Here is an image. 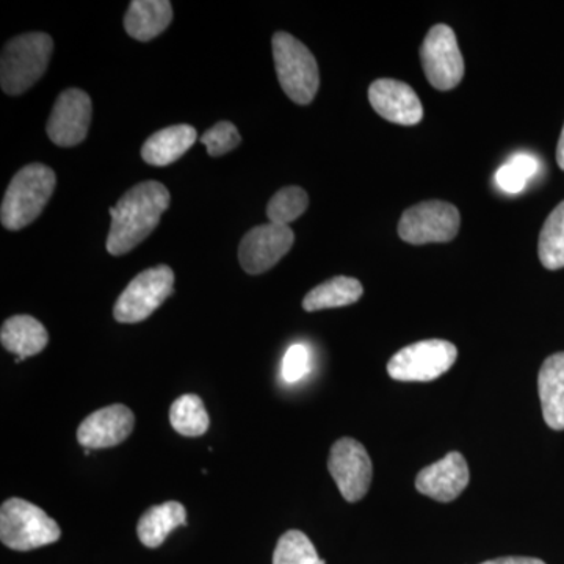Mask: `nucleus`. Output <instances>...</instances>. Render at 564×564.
I'll use <instances>...</instances> for the list:
<instances>
[{"label":"nucleus","instance_id":"obj_1","mask_svg":"<svg viewBox=\"0 0 564 564\" xmlns=\"http://www.w3.org/2000/svg\"><path fill=\"white\" fill-rule=\"evenodd\" d=\"M172 195L158 181L140 182L110 207V232L107 251L111 256L128 254L139 247L161 223L163 212L169 209Z\"/></svg>","mask_w":564,"mask_h":564},{"label":"nucleus","instance_id":"obj_2","mask_svg":"<svg viewBox=\"0 0 564 564\" xmlns=\"http://www.w3.org/2000/svg\"><path fill=\"white\" fill-rule=\"evenodd\" d=\"M57 176L43 163H32L14 174L3 196L0 221L9 231H20L40 217L54 195Z\"/></svg>","mask_w":564,"mask_h":564},{"label":"nucleus","instance_id":"obj_3","mask_svg":"<svg viewBox=\"0 0 564 564\" xmlns=\"http://www.w3.org/2000/svg\"><path fill=\"white\" fill-rule=\"evenodd\" d=\"M54 41L47 33L31 32L10 40L0 57V85L7 95H22L46 73Z\"/></svg>","mask_w":564,"mask_h":564},{"label":"nucleus","instance_id":"obj_4","mask_svg":"<svg viewBox=\"0 0 564 564\" xmlns=\"http://www.w3.org/2000/svg\"><path fill=\"white\" fill-rule=\"evenodd\" d=\"M272 44L274 68L282 90L300 106L313 102L321 87L313 52L288 32L274 33Z\"/></svg>","mask_w":564,"mask_h":564},{"label":"nucleus","instance_id":"obj_5","mask_svg":"<svg viewBox=\"0 0 564 564\" xmlns=\"http://www.w3.org/2000/svg\"><path fill=\"white\" fill-rule=\"evenodd\" d=\"M62 530L54 519L28 500L13 497L0 508V540L11 551H35L57 543Z\"/></svg>","mask_w":564,"mask_h":564},{"label":"nucleus","instance_id":"obj_6","mask_svg":"<svg viewBox=\"0 0 564 564\" xmlns=\"http://www.w3.org/2000/svg\"><path fill=\"white\" fill-rule=\"evenodd\" d=\"M458 358L454 344L443 339L421 340L392 356L389 377L408 383H429L448 372Z\"/></svg>","mask_w":564,"mask_h":564},{"label":"nucleus","instance_id":"obj_7","mask_svg":"<svg viewBox=\"0 0 564 564\" xmlns=\"http://www.w3.org/2000/svg\"><path fill=\"white\" fill-rule=\"evenodd\" d=\"M174 273L169 265L152 267L137 274L113 307L115 321L140 323L151 317L173 295Z\"/></svg>","mask_w":564,"mask_h":564},{"label":"nucleus","instance_id":"obj_8","mask_svg":"<svg viewBox=\"0 0 564 564\" xmlns=\"http://www.w3.org/2000/svg\"><path fill=\"white\" fill-rule=\"evenodd\" d=\"M462 226V215L454 204L425 202L403 212L399 236L411 245L445 243L456 237Z\"/></svg>","mask_w":564,"mask_h":564},{"label":"nucleus","instance_id":"obj_9","mask_svg":"<svg viewBox=\"0 0 564 564\" xmlns=\"http://www.w3.org/2000/svg\"><path fill=\"white\" fill-rule=\"evenodd\" d=\"M421 61L426 79L436 90L458 87L464 77V61L455 32L447 24L430 29L421 47Z\"/></svg>","mask_w":564,"mask_h":564},{"label":"nucleus","instance_id":"obj_10","mask_svg":"<svg viewBox=\"0 0 564 564\" xmlns=\"http://www.w3.org/2000/svg\"><path fill=\"white\" fill-rule=\"evenodd\" d=\"M328 469L347 502H359L369 492L373 477L372 459L366 447L352 437H343L333 445Z\"/></svg>","mask_w":564,"mask_h":564},{"label":"nucleus","instance_id":"obj_11","mask_svg":"<svg viewBox=\"0 0 564 564\" xmlns=\"http://www.w3.org/2000/svg\"><path fill=\"white\" fill-rule=\"evenodd\" d=\"M295 234L291 226H256L245 234L239 247V261L248 274H262L273 269L291 251Z\"/></svg>","mask_w":564,"mask_h":564},{"label":"nucleus","instance_id":"obj_12","mask_svg":"<svg viewBox=\"0 0 564 564\" xmlns=\"http://www.w3.org/2000/svg\"><path fill=\"white\" fill-rule=\"evenodd\" d=\"M91 117L90 96L77 88H69L63 91L54 104L47 121V135L57 147H76L87 139Z\"/></svg>","mask_w":564,"mask_h":564},{"label":"nucleus","instance_id":"obj_13","mask_svg":"<svg viewBox=\"0 0 564 564\" xmlns=\"http://www.w3.org/2000/svg\"><path fill=\"white\" fill-rule=\"evenodd\" d=\"M135 426V415L126 404H111L101 408L82 421L77 430V441L84 448L117 447L131 436Z\"/></svg>","mask_w":564,"mask_h":564},{"label":"nucleus","instance_id":"obj_14","mask_svg":"<svg viewBox=\"0 0 564 564\" xmlns=\"http://www.w3.org/2000/svg\"><path fill=\"white\" fill-rule=\"evenodd\" d=\"M469 466L459 452H451L440 462L425 467L415 478V488L437 502H454L469 485Z\"/></svg>","mask_w":564,"mask_h":564},{"label":"nucleus","instance_id":"obj_15","mask_svg":"<svg viewBox=\"0 0 564 564\" xmlns=\"http://www.w3.org/2000/svg\"><path fill=\"white\" fill-rule=\"evenodd\" d=\"M369 101L384 120L395 124L414 126L423 118L421 99L413 88L395 79L375 80L369 88Z\"/></svg>","mask_w":564,"mask_h":564},{"label":"nucleus","instance_id":"obj_16","mask_svg":"<svg viewBox=\"0 0 564 564\" xmlns=\"http://www.w3.org/2000/svg\"><path fill=\"white\" fill-rule=\"evenodd\" d=\"M544 421L555 432L564 430V351L549 356L538 375Z\"/></svg>","mask_w":564,"mask_h":564},{"label":"nucleus","instance_id":"obj_17","mask_svg":"<svg viewBox=\"0 0 564 564\" xmlns=\"http://www.w3.org/2000/svg\"><path fill=\"white\" fill-rule=\"evenodd\" d=\"M0 340L7 351L18 355L17 362H21L43 351L50 343V334L31 315H14L3 322Z\"/></svg>","mask_w":564,"mask_h":564},{"label":"nucleus","instance_id":"obj_18","mask_svg":"<svg viewBox=\"0 0 564 564\" xmlns=\"http://www.w3.org/2000/svg\"><path fill=\"white\" fill-rule=\"evenodd\" d=\"M173 7L166 0H133L124 17V29L137 41H151L169 29Z\"/></svg>","mask_w":564,"mask_h":564},{"label":"nucleus","instance_id":"obj_19","mask_svg":"<svg viewBox=\"0 0 564 564\" xmlns=\"http://www.w3.org/2000/svg\"><path fill=\"white\" fill-rule=\"evenodd\" d=\"M196 140V129L188 124L170 126L152 133L141 148V158L152 166H166L180 161Z\"/></svg>","mask_w":564,"mask_h":564},{"label":"nucleus","instance_id":"obj_20","mask_svg":"<svg viewBox=\"0 0 564 564\" xmlns=\"http://www.w3.org/2000/svg\"><path fill=\"white\" fill-rule=\"evenodd\" d=\"M181 525H187V511L181 502L170 500L144 511L137 524V534L144 547L158 549Z\"/></svg>","mask_w":564,"mask_h":564},{"label":"nucleus","instance_id":"obj_21","mask_svg":"<svg viewBox=\"0 0 564 564\" xmlns=\"http://www.w3.org/2000/svg\"><path fill=\"white\" fill-rule=\"evenodd\" d=\"M362 284L355 278L336 276L313 289L303 300L306 313L350 306L361 300Z\"/></svg>","mask_w":564,"mask_h":564},{"label":"nucleus","instance_id":"obj_22","mask_svg":"<svg viewBox=\"0 0 564 564\" xmlns=\"http://www.w3.org/2000/svg\"><path fill=\"white\" fill-rule=\"evenodd\" d=\"M170 422L177 433L187 437L203 436L210 426L206 406L195 393H185L174 400L170 408Z\"/></svg>","mask_w":564,"mask_h":564},{"label":"nucleus","instance_id":"obj_23","mask_svg":"<svg viewBox=\"0 0 564 564\" xmlns=\"http://www.w3.org/2000/svg\"><path fill=\"white\" fill-rule=\"evenodd\" d=\"M540 261L547 270L564 267V202L552 210L545 220L538 242Z\"/></svg>","mask_w":564,"mask_h":564},{"label":"nucleus","instance_id":"obj_24","mask_svg":"<svg viewBox=\"0 0 564 564\" xmlns=\"http://www.w3.org/2000/svg\"><path fill=\"white\" fill-rule=\"evenodd\" d=\"M273 564H325L313 541L300 530H289L278 541Z\"/></svg>","mask_w":564,"mask_h":564},{"label":"nucleus","instance_id":"obj_25","mask_svg":"<svg viewBox=\"0 0 564 564\" xmlns=\"http://www.w3.org/2000/svg\"><path fill=\"white\" fill-rule=\"evenodd\" d=\"M310 206V196L302 187H284L270 199L267 217L274 225L289 226L302 217Z\"/></svg>","mask_w":564,"mask_h":564},{"label":"nucleus","instance_id":"obj_26","mask_svg":"<svg viewBox=\"0 0 564 564\" xmlns=\"http://www.w3.org/2000/svg\"><path fill=\"white\" fill-rule=\"evenodd\" d=\"M540 170V161L534 155L516 154L496 173V182L505 193H521Z\"/></svg>","mask_w":564,"mask_h":564},{"label":"nucleus","instance_id":"obj_27","mask_svg":"<svg viewBox=\"0 0 564 564\" xmlns=\"http://www.w3.org/2000/svg\"><path fill=\"white\" fill-rule=\"evenodd\" d=\"M242 137L236 126L229 121H220L202 137V143L206 147L210 158H220L239 147Z\"/></svg>","mask_w":564,"mask_h":564},{"label":"nucleus","instance_id":"obj_28","mask_svg":"<svg viewBox=\"0 0 564 564\" xmlns=\"http://www.w3.org/2000/svg\"><path fill=\"white\" fill-rule=\"evenodd\" d=\"M311 370L310 348L303 344H295L285 351L282 359V380L288 384L299 383Z\"/></svg>","mask_w":564,"mask_h":564},{"label":"nucleus","instance_id":"obj_29","mask_svg":"<svg viewBox=\"0 0 564 564\" xmlns=\"http://www.w3.org/2000/svg\"><path fill=\"white\" fill-rule=\"evenodd\" d=\"M481 564H545L538 558H527V556H505V558L489 560Z\"/></svg>","mask_w":564,"mask_h":564},{"label":"nucleus","instance_id":"obj_30","mask_svg":"<svg viewBox=\"0 0 564 564\" xmlns=\"http://www.w3.org/2000/svg\"><path fill=\"white\" fill-rule=\"evenodd\" d=\"M556 162H558L560 169L564 172V126L562 135H560L558 147H556Z\"/></svg>","mask_w":564,"mask_h":564}]
</instances>
